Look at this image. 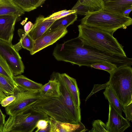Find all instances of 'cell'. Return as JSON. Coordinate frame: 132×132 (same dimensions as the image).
Masks as SVG:
<instances>
[{"mask_svg": "<svg viewBox=\"0 0 132 132\" xmlns=\"http://www.w3.org/2000/svg\"><path fill=\"white\" fill-rule=\"evenodd\" d=\"M53 55L58 61L70 62L79 67H90L92 64L104 61L114 63L118 67L132 64V58L103 52L83 44L78 37L57 44Z\"/></svg>", "mask_w": 132, "mask_h": 132, "instance_id": "obj_1", "label": "cell"}, {"mask_svg": "<svg viewBox=\"0 0 132 132\" xmlns=\"http://www.w3.org/2000/svg\"><path fill=\"white\" fill-rule=\"evenodd\" d=\"M78 36L82 43L105 53L127 56L121 44L113 35L100 29L80 24Z\"/></svg>", "mask_w": 132, "mask_h": 132, "instance_id": "obj_2", "label": "cell"}, {"mask_svg": "<svg viewBox=\"0 0 132 132\" xmlns=\"http://www.w3.org/2000/svg\"><path fill=\"white\" fill-rule=\"evenodd\" d=\"M81 24L95 28L112 35L120 29H126L132 24V19L123 14L102 9L88 11L81 20Z\"/></svg>", "mask_w": 132, "mask_h": 132, "instance_id": "obj_3", "label": "cell"}, {"mask_svg": "<svg viewBox=\"0 0 132 132\" xmlns=\"http://www.w3.org/2000/svg\"><path fill=\"white\" fill-rule=\"evenodd\" d=\"M110 75L108 83L123 106L132 103V68L125 65L118 67Z\"/></svg>", "mask_w": 132, "mask_h": 132, "instance_id": "obj_4", "label": "cell"}, {"mask_svg": "<svg viewBox=\"0 0 132 132\" xmlns=\"http://www.w3.org/2000/svg\"><path fill=\"white\" fill-rule=\"evenodd\" d=\"M30 109L34 112L46 114L55 120L75 124L60 94L59 97L39 99L33 104Z\"/></svg>", "mask_w": 132, "mask_h": 132, "instance_id": "obj_5", "label": "cell"}, {"mask_svg": "<svg viewBox=\"0 0 132 132\" xmlns=\"http://www.w3.org/2000/svg\"><path fill=\"white\" fill-rule=\"evenodd\" d=\"M27 110L13 116H10L4 124L3 132H32L37 121L41 119L48 120L50 117L40 112L27 113Z\"/></svg>", "mask_w": 132, "mask_h": 132, "instance_id": "obj_6", "label": "cell"}, {"mask_svg": "<svg viewBox=\"0 0 132 132\" xmlns=\"http://www.w3.org/2000/svg\"><path fill=\"white\" fill-rule=\"evenodd\" d=\"M13 94L15 100L5 109L6 114L11 116L30 109L33 104L41 98L39 91H26L18 86Z\"/></svg>", "mask_w": 132, "mask_h": 132, "instance_id": "obj_7", "label": "cell"}, {"mask_svg": "<svg viewBox=\"0 0 132 132\" xmlns=\"http://www.w3.org/2000/svg\"><path fill=\"white\" fill-rule=\"evenodd\" d=\"M0 55L5 60L14 76L24 72L25 68L21 58L11 42L0 39Z\"/></svg>", "mask_w": 132, "mask_h": 132, "instance_id": "obj_8", "label": "cell"}, {"mask_svg": "<svg viewBox=\"0 0 132 132\" xmlns=\"http://www.w3.org/2000/svg\"><path fill=\"white\" fill-rule=\"evenodd\" d=\"M67 28L62 26L52 29H49L42 35L34 40L33 48L30 52L33 55L42 49L52 45L68 33Z\"/></svg>", "mask_w": 132, "mask_h": 132, "instance_id": "obj_9", "label": "cell"}, {"mask_svg": "<svg viewBox=\"0 0 132 132\" xmlns=\"http://www.w3.org/2000/svg\"><path fill=\"white\" fill-rule=\"evenodd\" d=\"M52 74L57 79L60 83V95L64 101L68 112L76 124H78L81 121V109L77 108L70 93L64 80L58 72Z\"/></svg>", "mask_w": 132, "mask_h": 132, "instance_id": "obj_10", "label": "cell"}, {"mask_svg": "<svg viewBox=\"0 0 132 132\" xmlns=\"http://www.w3.org/2000/svg\"><path fill=\"white\" fill-rule=\"evenodd\" d=\"M109 132H123L130 126L127 120L124 118L109 102V113L106 124Z\"/></svg>", "mask_w": 132, "mask_h": 132, "instance_id": "obj_11", "label": "cell"}, {"mask_svg": "<svg viewBox=\"0 0 132 132\" xmlns=\"http://www.w3.org/2000/svg\"><path fill=\"white\" fill-rule=\"evenodd\" d=\"M18 17L9 15L0 16V39L11 42L14 27Z\"/></svg>", "mask_w": 132, "mask_h": 132, "instance_id": "obj_12", "label": "cell"}, {"mask_svg": "<svg viewBox=\"0 0 132 132\" xmlns=\"http://www.w3.org/2000/svg\"><path fill=\"white\" fill-rule=\"evenodd\" d=\"M103 9L129 16L132 10V0H106Z\"/></svg>", "mask_w": 132, "mask_h": 132, "instance_id": "obj_13", "label": "cell"}, {"mask_svg": "<svg viewBox=\"0 0 132 132\" xmlns=\"http://www.w3.org/2000/svg\"><path fill=\"white\" fill-rule=\"evenodd\" d=\"M48 122L50 132H85L87 130L81 121L78 124H73L56 121L50 117Z\"/></svg>", "mask_w": 132, "mask_h": 132, "instance_id": "obj_14", "label": "cell"}, {"mask_svg": "<svg viewBox=\"0 0 132 132\" xmlns=\"http://www.w3.org/2000/svg\"><path fill=\"white\" fill-rule=\"evenodd\" d=\"M45 17L42 15L37 17L36 19L33 27L28 34L34 40L40 37L56 21L52 20H44Z\"/></svg>", "mask_w": 132, "mask_h": 132, "instance_id": "obj_15", "label": "cell"}, {"mask_svg": "<svg viewBox=\"0 0 132 132\" xmlns=\"http://www.w3.org/2000/svg\"><path fill=\"white\" fill-rule=\"evenodd\" d=\"M39 92L41 98L43 99L60 96V83L53 75L52 74L48 81L43 85Z\"/></svg>", "mask_w": 132, "mask_h": 132, "instance_id": "obj_16", "label": "cell"}, {"mask_svg": "<svg viewBox=\"0 0 132 132\" xmlns=\"http://www.w3.org/2000/svg\"><path fill=\"white\" fill-rule=\"evenodd\" d=\"M60 75L66 84L76 105L78 108L80 109V94L76 79L65 73H60Z\"/></svg>", "mask_w": 132, "mask_h": 132, "instance_id": "obj_17", "label": "cell"}, {"mask_svg": "<svg viewBox=\"0 0 132 132\" xmlns=\"http://www.w3.org/2000/svg\"><path fill=\"white\" fill-rule=\"evenodd\" d=\"M25 12L13 0H0V16L9 15L19 17L24 14Z\"/></svg>", "mask_w": 132, "mask_h": 132, "instance_id": "obj_18", "label": "cell"}, {"mask_svg": "<svg viewBox=\"0 0 132 132\" xmlns=\"http://www.w3.org/2000/svg\"><path fill=\"white\" fill-rule=\"evenodd\" d=\"M13 79L18 86L26 91H39L43 85L22 75L14 76Z\"/></svg>", "mask_w": 132, "mask_h": 132, "instance_id": "obj_19", "label": "cell"}, {"mask_svg": "<svg viewBox=\"0 0 132 132\" xmlns=\"http://www.w3.org/2000/svg\"><path fill=\"white\" fill-rule=\"evenodd\" d=\"M18 32L20 39L17 44L13 45L14 49L18 52L23 48L31 52L33 48L34 40L23 29H18Z\"/></svg>", "mask_w": 132, "mask_h": 132, "instance_id": "obj_20", "label": "cell"}, {"mask_svg": "<svg viewBox=\"0 0 132 132\" xmlns=\"http://www.w3.org/2000/svg\"><path fill=\"white\" fill-rule=\"evenodd\" d=\"M105 98L111 104L114 109L121 115H122L123 106L110 85L105 88L103 93Z\"/></svg>", "mask_w": 132, "mask_h": 132, "instance_id": "obj_21", "label": "cell"}, {"mask_svg": "<svg viewBox=\"0 0 132 132\" xmlns=\"http://www.w3.org/2000/svg\"><path fill=\"white\" fill-rule=\"evenodd\" d=\"M18 86L14 81L0 74V89L10 95L13 94Z\"/></svg>", "mask_w": 132, "mask_h": 132, "instance_id": "obj_22", "label": "cell"}, {"mask_svg": "<svg viewBox=\"0 0 132 132\" xmlns=\"http://www.w3.org/2000/svg\"><path fill=\"white\" fill-rule=\"evenodd\" d=\"M77 18L76 13L72 14L56 20L52 24L49 29L56 28L60 26L67 27L72 24L76 21Z\"/></svg>", "mask_w": 132, "mask_h": 132, "instance_id": "obj_23", "label": "cell"}, {"mask_svg": "<svg viewBox=\"0 0 132 132\" xmlns=\"http://www.w3.org/2000/svg\"><path fill=\"white\" fill-rule=\"evenodd\" d=\"M40 0H13L14 3L25 12H29L37 8Z\"/></svg>", "mask_w": 132, "mask_h": 132, "instance_id": "obj_24", "label": "cell"}, {"mask_svg": "<svg viewBox=\"0 0 132 132\" xmlns=\"http://www.w3.org/2000/svg\"><path fill=\"white\" fill-rule=\"evenodd\" d=\"M88 8L89 11L93 12L103 9V0H78Z\"/></svg>", "mask_w": 132, "mask_h": 132, "instance_id": "obj_25", "label": "cell"}, {"mask_svg": "<svg viewBox=\"0 0 132 132\" xmlns=\"http://www.w3.org/2000/svg\"><path fill=\"white\" fill-rule=\"evenodd\" d=\"M90 67L105 71L110 74L118 68L116 64L107 61H104L94 63L91 65Z\"/></svg>", "mask_w": 132, "mask_h": 132, "instance_id": "obj_26", "label": "cell"}, {"mask_svg": "<svg viewBox=\"0 0 132 132\" xmlns=\"http://www.w3.org/2000/svg\"><path fill=\"white\" fill-rule=\"evenodd\" d=\"M0 74L13 80V77L14 75L7 63L0 55Z\"/></svg>", "mask_w": 132, "mask_h": 132, "instance_id": "obj_27", "label": "cell"}, {"mask_svg": "<svg viewBox=\"0 0 132 132\" xmlns=\"http://www.w3.org/2000/svg\"><path fill=\"white\" fill-rule=\"evenodd\" d=\"M76 11L74 10H62L55 12L49 16L45 18L44 20H56L70 14L76 13Z\"/></svg>", "mask_w": 132, "mask_h": 132, "instance_id": "obj_28", "label": "cell"}, {"mask_svg": "<svg viewBox=\"0 0 132 132\" xmlns=\"http://www.w3.org/2000/svg\"><path fill=\"white\" fill-rule=\"evenodd\" d=\"M92 128L88 132H109L106 125L100 120H94L92 123Z\"/></svg>", "mask_w": 132, "mask_h": 132, "instance_id": "obj_29", "label": "cell"}, {"mask_svg": "<svg viewBox=\"0 0 132 132\" xmlns=\"http://www.w3.org/2000/svg\"><path fill=\"white\" fill-rule=\"evenodd\" d=\"M71 10H75L77 14L85 16L88 11V8L85 5L81 3L78 0Z\"/></svg>", "mask_w": 132, "mask_h": 132, "instance_id": "obj_30", "label": "cell"}, {"mask_svg": "<svg viewBox=\"0 0 132 132\" xmlns=\"http://www.w3.org/2000/svg\"><path fill=\"white\" fill-rule=\"evenodd\" d=\"M122 110L125 114L126 119L129 121H132V103H130L127 106H123Z\"/></svg>", "mask_w": 132, "mask_h": 132, "instance_id": "obj_31", "label": "cell"}, {"mask_svg": "<svg viewBox=\"0 0 132 132\" xmlns=\"http://www.w3.org/2000/svg\"><path fill=\"white\" fill-rule=\"evenodd\" d=\"M48 120H49L41 119L38 120L36 126L37 129L35 132H38L40 130L43 129L45 128L49 124Z\"/></svg>", "mask_w": 132, "mask_h": 132, "instance_id": "obj_32", "label": "cell"}, {"mask_svg": "<svg viewBox=\"0 0 132 132\" xmlns=\"http://www.w3.org/2000/svg\"><path fill=\"white\" fill-rule=\"evenodd\" d=\"M15 99V97L13 94L6 97L2 101L0 104L2 106L5 107L13 102Z\"/></svg>", "mask_w": 132, "mask_h": 132, "instance_id": "obj_33", "label": "cell"}, {"mask_svg": "<svg viewBox=\"0 0 132 132\" xmlns=\"http://www.w3.org/2000/svg\"><path fill=\"white\" fill-rule=\"evenodd\" d=\"M6 116L2 112L0 108V128L3 132V128L5 122V118Z\"/></svg>", "mask_w": 132, "mask_h": 132, "instance_id": "obj_34", "label": "cell"}, {"mask_svg": "<svg viewBox=\"0 0 132 132\" xmlns=\"http://www.w3.org/2000/svg\"><path fill=\"white\" fill-rule=\"evenodd\" d=\"M33 25L34 24L30 21L27 23L24 27V30L25 32L28 34L32 29Z\"/></svg>", "mask_w": 132, "mask_h": 132, "instance_id": "obj_35", "label": "cell"}, {"mask_svg": "<svg viewBox=\"0 0 132 132\" xmlns=\"http://www.w3.org/2000/svg\"><path fill=\"white\" fill-rule=\"evenodd\" d=\"M10 95L6 94L0 89V104L3 99L6 97Z\"/></svg>", "mask_w": 132, "mask_h": 132, "instance_id": "obj_36", "label": "cell"}, {"mask_svg": "<svg viewBox=\"0 0 132 132\" xmlns=\"http://www.w3.org/2000/svg\"><path fill=\"white\" fill-rule=\"evenodd\" d=\"M50 126L49 124L47 127L45 129L39 130L38 132H50Z\"/></svg>", "mask_w": 132, "mask_h": 132, "instance_id": "obj_37", "label": "cell"}, {"mask_svg": "<svg viewBox=\"0 0 132 132\" xmlns=\"http://www.w3.org/2000/svg\"><path fill=\"white\" fill-rule=\"evenodd\" d=\"M46 0H40L37 6V7L42 5Z\"/></svg>", "mask_w": 132, "mask_h": 132, "instance_id": "obj_38", "label": "cell"}, {"mask_svg": "<svg viewBox=\"0 0 132 132\" xmlns=\"http://www.w3.org/2000/svg\"><path fill=\"white\" fill-rule=\"evenodd\" d=\"M0 132H2V131L0 128Z\"/></svg>", "mask_w": 132, "mask_h": 132, "instance_id": "obj_39", "label": "cell"}, {"mask_svg": "<svg viewBox=\"0 0 132 132\" xmlns=\"http://www.w3.org/2000/svg\"><path fill=\"white\" fill-rule=\"evenodd\" d=\"M106 0H103L104 1H104H106Z\"/></svg>", "mask_w": 132, "mask_h": 132, "instance_id": "obj_40", "label": "cell"}]
</instances>
